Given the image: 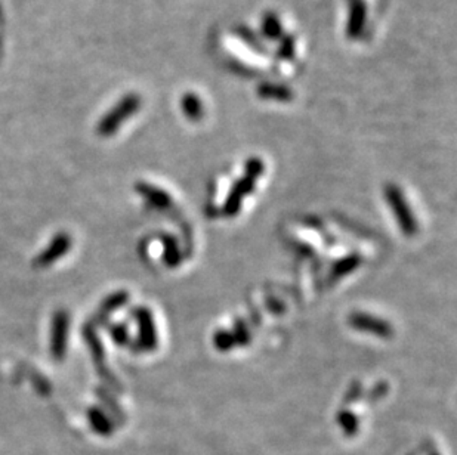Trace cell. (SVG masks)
I'll return each mask as SVG.
<instances>
[{
    "label": "cell",
    "instance_id": "obj_9",
    "mask_svg": "<svg viewBox=\"0 0 457 455\" xmlns=\"http://www.w3.org/2000/svg\"><path fill=\"white\" fill-rule=\"evenodd\" d=\"M283 21L274 11H265L261 19V37L266 41H278L284 36Z\"/></svg>",
    "mask_w": 457,
    "mask_h": 455
},
{
    "label": "cell",
    "instance_id": "obj_1",
    "mask_svg": "<svg viewBox=\"0 0 457 455\" xmlns=\"http://www.w3.org/2000/svg\"><path fill=\"white\" fill-rule=\"evenodd\" d=\"M244 169V175L236 180L224 203V215L226 216H236L240 212L243 200L255 190L258 179L265 170V164L259 157H251L246 161Z\"/></svg>",
    "mask_w": 457,
    "mask_h": 455
},
{
    "label": "cell",
    "instance_id": "obj_7",
    "mask_svg": "<svg viewBox=\"0 0 457 455\" xmlns=\"http://www.w3.org/2000/svg\"><path fill=\"white\" fill-rule=\"evenodd\" d=\"M256 96L262 101H274L281 103L292 102L295 92L287 85L277 81H262L256 86Z\"/></svg>",
    "mask_w": 457,
    "mask_h": 455
},
{
    "label": "cell",
    "instance_id": "obj_5",
    "mask_svg": "<svg viewBox=\"0 0 457 455\" xmlns=\"http://www.w3.org/2000/svg\"><path fill=\"white\" fill-rule=\"evenodd\" d=\"M348 322L352 328L357 329V331H364V333L375 334L382 339H389L393 334V329L389 322H386L378 317L364 314V312L352 314L348 318Z\"/></svg>",
    "mask_w": 457,
    "mask_h": 455
},
{
    "label": "cell",
    "instance_id": "obj_8",
    "mask_svg": "<svg viewBox=\"0 0 457 455\" xmlns=\"http://www.w3.org/2000/svg\"><path fill=\"white\" fill-rule=\"evenodd\" d=\"M69 340V317L62 312H58L54 318L52 328V343L51 349L54 357L61 359L66 354V342Z\"/></svg>",
    "mask_w": 457,
    "mask_h": 455
},
{
    "label": "cell",
    "instance_id": "obj_13",
    "mask_svg": "<svg viewBox=\"0 0 457 455\" xmlns=\"http://www.w3.org/2000/svg\"><path fill=\"white\" fill-rule=\"evenodd\" d=\"M136 190L142 194L145 200L157 207V209H168V207H171V197L166 191L156 188V186L149 183H139Z\"/></svg>",
    "mask_w": 457,
    "mask_h": 455
},
{
    "label": "cell",
    "instance_id": "obj_6",
    "mask_svg": "<svg viewBox=\"0 0 457 455\" xmlns=\"http://www.w3.org/2000/svg\"><path fill=\"white\" fill-rule=\"evenodd\" d=\"M134 317L139 325V342L145 350H153L157 346V331L151 310L147 307H138L134 310Z\"/></svg>",
    "mask_w": 457,
    "mask_h": 455
},
{
    "label": "cell",
    "instance_id": "obj_12",
    "mask_svg": "<svg viewBox=\"0 0 457 455\" xmlns=\"http://www.w3.org/2000/svg\"><path fill=\"white\" fill-rule=\"evenodd\" d=\"M182 114L191 120L200 121L204 117V103L196 92H185L179 101Z\"/></svg>",
    "mask_w": 457,
    "mask_h": 455
},
{
    "label": "cell",
    "instance_id": "obj_3",
    "mask_svg": "<svg viewBox=\"0 0 457 455\" xmlns=\"http://www.w3.org/2000/svg\"><path fill=\"white\" fill-rule=\"evenodd\" d=\"M141 107V98L135 93H131L128 96H124L119 103L117 107L102 120L101 126H99V132L102 135H111L113 132H116L124 120H128L129 117H132Z\"/></svg>",
    "mask_w": 457,
    "mask_h": 455
},
{
    "label": "cell",
    "instance_id": "obj_10",
    "mask_svg": "<svg viewBox=\"0 0 457 455\" xmlns=\"http://www.w3.org/2000/svg\"><path fill=\"white\" fill-rule=\"evenodd\" d=\"M233 33L237 36L238 40H241L243 44L253 51L258 55L262 56H268L269 55V49L265 45V40L261 37V34H256L251 27L244 26V24H238L233 29Z\"/></svg>",
    "mask_w": 457,
    "mask_h": 455
},
{
    "label": "cell",
    "instance_id": "obj_2",
    "mask_svg": "<svg viewBox=\"0 0 457 455\" xmlns=\"http://www.w3.org/2000/svg\"><path fill=\"white\" fill-rule=\"evenodd\" d=\"M385 198L389 203L391 210L396 216L401 231L404 235L407 237H414L419 231V225L416 220V216H414L411 207L408 205L403 191L398 188L397 185L389 183L388 186H385Z\"/></svg>",
    "mask_w": 457,
    "mask_h": 455
},
{
    "label": "cell",
    "instance_id": "obj_14",
    "mask_svg": "<svg viewBox=\"0 0 457 455\" xmlns=\"http://www.w3.org/2000/svg\"><path fill=\"white\" fill-rule=\"evenodd\" d=\"M295 55H296V39L293 34L284 33V36L278 40L276 56L283 62H290L295 59Z\"/></svg>",
    "mask_w": 457,
    "mask_h": 455
},
{
    "label": "cell",
    "instance_id": "obj_15",
    "mask_svg": "<svg viewBox=\"0 0 457 455\" xmlns=\"http://www.w3.org/2000/svg\"><path fill=\"white\" fill-rule=\"evenodd\" d=\"M88 417H89V424L92 426V429L96 433L102 434V436H109V434L113 431L111 430L113 429L111 423L106 417V414H102L98 409H91L89 414H88Z\"/></svg>",
    "mask_w": 457,
    "mask_h": 455
},
{
    "label": "cell",
    "instance_id": "obj_4",
    "mask_svg": "<svg viewBox=\"0 0 457 455\" xmlns=\"http://www.w3.org/2000/svg\"><path fill=\"white\" fill-rule=\"evenodd\" d=\"M346 23H345V36L348 40H358L367 27L368 21V8L366 0H346Z\"/></svg>",
    "mask_w": 457,
    "mask_h": 455
},
{
    "label": "cell",
    "instance_id": "obj_18",
    "mask_svg": "<svg viewBox=\"0 0 457 455\" xmlns=\"http://www.w3.org/2000/svg\"><path fill=\"white\" fill-rule=\"evenodd\" d=\"M214 343L216 346L218 350L221 352H226L233 349V346L237 343L236 337L230 331H216V334L214 337Z\"/></svg>",
    "mask_w": 457,
    "mask_h": 455
},
{
    "label": "cell",
    "instance_id": "obj_17",
    "mask_svg": "<svg viewBox=\"0 0 457 455\" xmlns=\"http://www.w3.org/2000/svg\"><path fill=\"white\" fill-rule=\"evenodd\" d=\"M164 260L166 263H168L169 266H176L181 260V255H179V248L175 242L174 238L171 237H166V241H164Z\"/></svg>",
    "mask_w": 457,
    "mask_h": 455
},
{
    "label": "cell",
    "instance_id": "obj_16",
    "mask_svg": "<svg viewBox=\"0 0 457 455\" xmlns=\"http://www.w3.org/2000/svg\"><path fill=\"white\" fill-rule=\"evenodd\" d=\"M360 265V257L358 256H349L345 257L343 260H339L335 266H333V277L339 278L342 275H346L352 271H356Z\"/></svg>",
    "mask_w": 457,
    "mask_h": 455
},
{
    "label": "cell",
    "instance_id": "obj_11",
    "mask_svg": "<svg viewBox=\"0 0 457 455\" xmlns=\"http://www.w3.org/2000/svg\"><path fill=\"white\" fill-rule=\"evenodd\" d=\"M70 245H71V240L69 235H64V234L58 235L46 248V252L36 260V263L39 266L51 265L54 260H58L61 256H64L66 252H69Z\"/></svg>",
    "mask_w": 457,
    "mask_h": 455
}]
</instances>
